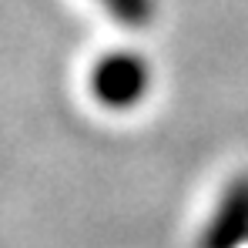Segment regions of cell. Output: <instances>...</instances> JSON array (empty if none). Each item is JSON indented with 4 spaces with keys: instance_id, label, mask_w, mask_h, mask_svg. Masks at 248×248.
<instances>
[{
    "instance_id": "1",
    "label": "cell",
    "mask_w": 248,
    "mask_h": 248,
    "mask_svg": "<svg viewBox=\"0 0 248 248\" xmlns=\"http://www.w3.org/2000/svg\"><path fill=\"white\" fill-rule=\"evenodd\" d=\"M148 87V67L134 54H111L97 61L91 74V94L108 108H127L134 104Z\"/></svg>"
},
{
    "instance_id": "2",
    "label": "cell",
    "mask_w": 248,
    "mask_h": 248,
    "mask_svg": "<svg viewBox=\"0 0 248 248\" xmlns=\"http://www.w3.org/2000/svg\"><path fill=\"white\" fill-rule=\"evenodd\" d=\"M242 218H248V188L232 191V198L225 202V208L215 215L211 232H208V248H228L238 235H242Z\"/></svg>"
},
{
    "instance_id": "3",
    "label": "cell",
    "mask_w": 248,
    "mask_h": 248,
    "mask_svg": "<svg viewBox=\"0 0 248 248\" xmlns=\"http://www.w3.org/2000/svg\"><path fill=\"white\" fill-rule=\"evenodd\" d=\"M104 7L111 10V17L134 24V27L151 20V0H104Z\"/></svg>"
}]
</instances>
